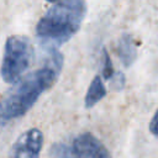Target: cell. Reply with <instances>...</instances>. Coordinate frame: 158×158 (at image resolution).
<instances>
[{
    "instance_id": "6da1fadb",
    "label": "cell",
    "mask_w": 158,
    "mask_h": 158,
    "mask_svg": "<svg viewBox=\"0 0 158 158\" xmlns=\"http://www.w3.org/2000/svg\"><path fill=\"white\" fill-rule=\"evenodd\" d=\"M62 64V54L53 51L44 65L15 83V86L0 100V127L21 117L33 106L41 94L54 84Z\"/></svg>"
},
{
    "instance_id": "7a4b0ae2",
    "label": "cell",
    "mask_w": 158,
    "mask_h": 158,
    "mask_svg": "<svg viewBox=\"0 0 158 158\" xmlns=\"http://www.w3.org/2000/svg\"><path fill=\"white\" fill-rule=\"evenodd\" d=\"M85 14V0H58L38 21L37 36L44 43L59 46L78 32Z\"/></svg>"
},
{
    "instance_id": "3957f363",
    "label": "cell",
    "mask_w": 158,
    "mask_h": 158,
    "mask_svg": "<svg viewBox=\"0 0 158 158\" xmlns=\"http://www.w3.org/2000/svg\"><path fill=\"white\" fill-rule=\"evenodd\" d=\"M33 49L30 40L23 36H11L5 43L1 62V77L6 83H16L31 64Z\"/></svg>"
},
{
    "instance_id": "277c9868",
    "label": "cell",
    "mask_w": 158,
    "mask_h": 158,
    "mask_svg": "<svg viewBox=\"0 0 158 158\" xmlns=\"http://www.w3.org/2000/svg\"><path fill=\"white\" fill-rule=\"evenodd\" d=\"M52 158H110L105 146L91 133H81L72 146L57 143L51 151Z\"/></svg>"
},
{
    "instance_id": "5b68a950",
    "label": "cell",
    "mask_w": 158,
    "mask_h": 158,
    "mask_svg": "<svg viewBox=\"0 0 158 158\" xmlns=\"http://www.w3.org/2000/svg\"><path fill=\"white\" fill-rule=\"evenodd\" d=\"M43 144V135L38 128H30L23 132L10 151V158H40Z\"/></svg>"
},
{
    "instance_id": "8992f818",
    "label": "cell",
    "mask_w": 158,
    "mask_h": 158,
    "mask_svg": "<svg viewBox=\"0 0 158 158\" xmlns=\"http://www.w3.org/2000/svg\"><path fill=\"white\" fill-rule=\"evenodd\" d=\"M106 89L102 84V80L99 75H96L93 81L90 83V86L88 89V93L85 95V107L90 109L93 107L96 102H99L105 95H106Z\"/></svg>"
},
{
    "instance_id": "52a82bcc",
    "label": "cell",
    "mask_w": 158,
    "mask_h": 158,
    "mask_svg": "<svg viewBox=\"0 0 158 158\" xmlns=\"http://www.w3.org/2000/svg\"><path fill=\"white\" fill-rule=\"evenodd\" d=\"M118 54L125 65H130L136 58V47L131 36L125 35L118 43Z\"/></svg>"
},
{
    "instance_id": "ba28073f",
    "label": "cell",
    "mask_w": 158,
    "mask_h": 158,
    "mask_svg": "<svg viewBox=\"0 0 158 158\" xmlns=\"http://www.w3.org/2000/svg\"><path fill=\"white\" fill-rule=\"evenodd\" d=\"M104 57H105V64H104V78L106 80L111 79L112 75L115 74L114 73V68H112V63H111V59L110 57L107 56L106 51H104Z\"/></svg>"
},
{
    "instance_id": "9c48e42d",
    "label": "cell",
    "mask_w": 158,
    "mask_h": 158,
    "mask_svg": "<svg viewBox=\"0 0 158 158\" xmlns=\"http://www.w3.org/2000/svg\"><path fill=\"white\" fill-rule=\"evenodd\" d=\"M149 131L158 137V110L156 111V114L153 115L152 120H151V123H149Z\"/></svg>"
},
{
    "instance_id": "30bf717a",
    "label": "cell",
    "mask_w": 158,
    "mask_h": 158,
    "mask_svg": "<svg viewBox=\"0 0 158 158\" xmlns=\"http://www.w3.org/2000/svg\"><path fill=\"white\" fill-rule=\"evenodd\" d=\"M47 1H49V2H57L58 0H47Z\"/></svg>"
}]
</instances>
